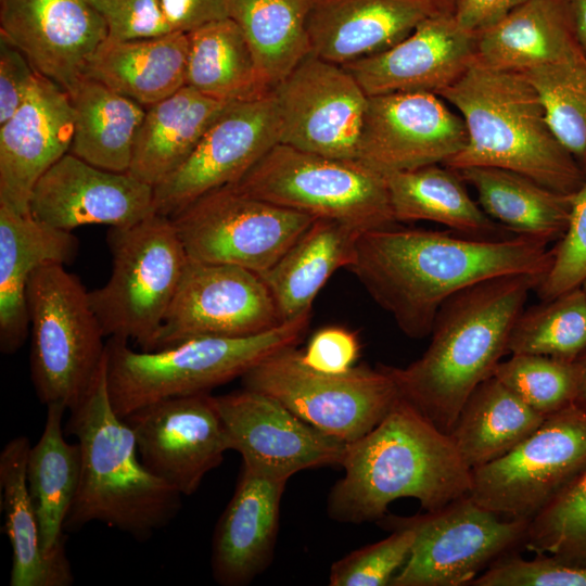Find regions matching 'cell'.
<instances>
[{"label": "cell", "instance_id": "6da1fadb", "mask_svg": "<svg viewBox=\"0 0 586 586\" xmlns=\"http://www.w3.org/2000/svg\"><path fill=\"white\" fill-rule=\"evenodd\" d=\"M548 245L520 234L477 239L392 225L364 231L347 269L405 335L419 340L457 292L505 275L545 276L555 254Z\"/></svg>", "mask_w": 586, "mask_h": 586}, {"label": "cell", "instance_id": "7a4b0ae2", "mask_svg": "<svg viewBox=\"0 0 586 586\" xmlns=\"http://www.w3.org/2000/svg\"><path fill=\"white\" fill-rule=\"evenodd\" d=\"M543 277H494L450 296L422 356L406 367L385 366L400 395L449 434L466 399L508 354L511 330Z\"/></svg>", "mask_w": 586, "mask_h": 586}, {"label": "cell", "instance_id": "3957f363", "mask_svg": "<svg viewBox=\"0 0 586 586\" xmlns=\"http://www.w3.org/2000/svg\"><path fill=\"white\" fill-rule=\"evenodd\" d=\"M341 467L327 498L329 518L341 523L378 522L407 497L436 510L472 486V469L450 435L402 395L370 432L346 444Z\"/></svg>", "mask_w": 586, "mask_h": 586}, {"label": "cell", "instance_id": "277c9868", "mask_svg": "<svg viewBox=\"0 0 586 586\" xmlns=\"http://www.w3.org/2000/svg\"><path fill=\"white\" fill-rule=\"evenodd\" d=\"M440 97L459 111L468 132L466 146L445 166L502 168L568 195L585 183L586 171L553 133L538 91L522 73L474 61Z\"/></svg>", "mask_w": 586, "mask_h": 586}, {"label": "cell", "instance_id": "5b68a950", "mask_svg": "<svg viewBox=\"0 0 586 586\" xmlns=\"http://www.w3.org/2000/svg\"><path fill=\"white\" fill-rule=\"evenodd\" d=\"M66 432L77 438L81 467L65 532L100 522L146 540L176 518L182 495L141 461L132 429L112 406L106 359L87 394L69 410Z\"/></svg>", "mask_w": 586, "mask_h": 586}, {"label": "cell", "instance_id": "8992f818", "mask_svg": "<svg viewBox=\"0 0 586 586\" xmlns=\"http://www.w3.org/2000/svg\"><path fill=\"white\" fill-rule=\"evenodd\" d=\"M309 322L310 310L258 334L196 337L151 352H137L128 341L109 337L106 382L112 406L124 419L155 402L209 393L271 355L298 345Z\"/></svg>", "mask_w": 586, "mask_h": 586}, {"label": "cell", "instance_id": "52a82bcc", "mask_svg": "<svg viewBox=\"0 0 586 586\" xmlns=\"http://www.w3.org/2000/svg\"><path fill=\"white\" fill-rule=\"evenodd\" d=\"M30 378L39 402L71 410L106 359L102 327L89 291L63 264H46L27 283Z\"/></svg>", "mask_w": 586, "mask_h": 586}, {"label": "cell", "instance_id": "ba28073f", "mask_svg": "<svg viewBox=\"0 0 586 586\" xmlns=\"http://www.w3.org/2000/svg\"><path fill=\"white\" fill-rule=\"evenodd\" d=\"M107 282L89 292L105 337L155 349L156 337L188 264L170 217L157 213L129 226L110 227Z\"/></svg>", "mask_w": 586, "mask_h": 586}, {"label": "cell", "instance_id": "9c48e42d", "mask_svg": "<svg viewBox=\"0 0 586 586\" xmlns=\"http://www.w3.org/2000/svg\"><path fill=\"white\" fill-rule=\"evenodd\" d=\"M235 191L362 231L396 222L385 176L360 161L328 157L278 143L238 182Z\"/></svg>", "mask_w": 586, "mask_h": 586}, {"label": "cell", "instance_id": "30bf717a", "mask_svg": "<svg viewBox=\"0 0 586 586\" xmlns=\"http://www.w3.org/2000/svg\"><path fill=\"white\" fill-rule=\"evenodd\" d=\"M241 380L244 388L278 399L302 420L345 443L370 432L400 396L385 365L324 373L307 366L296 346L266 358Z\"/></svg>", "mask_w": 586, "mask_h": 586}, {"label": "cell", "instance_id": "8fae6325", "mask_svg": "<svg viewBox=\"0 0 586 586\" xmlns=\"http://www.w3.org/2000/svg\"><path fill=\"white\" fill-rule=\"evenodd\" d=\"M382 528H411L410 556L391 586H462L501 557L523 547L528 520L500 519L470 494L411 517L385 514Z\"/></svg>", "mask_w": 586, "mask_h": 586}, {"label": "cell", "instance_id": "7c38bea8", "mask_svg": "<svg viewBox=\"0 0 586 586\" xmlns=\"http://www.w3.org/2000/svg\"><path fill=\"white\" fill-rule=\"evenodd\" d=\"M586 470V410L573 404L504 456L472 469L470 496L491 511L532 520Z\"/></svg>", "mask_w": 586, "mask_h": 586}, {"label": "cell", "instance_id": "4fadbf2b", "mask_svg": "<svg viewBox=\"0 0 586 586\" xmlns=\"http://www.w3.org/2000/svg\"><path fill=\"white\" fill-rule=\"evenodd\" d=\"M170 218L189 259L234 265L258 275L317 219L230 186L203 194Z\"/></svg>", "mask_w": 586, "mask_h": 586}, {"label": "cell", "instance_id": "5bb4252c", "mask_svg": "<svg viewBox=\"0 0 586 586\" xmlns=\"http://www.w3.org/2000/svg\"><path fill=\"white\" fill-rule=\"evenodd\" d=\"M280 323L276 303L258 273L189 259L154 351L196 337L254 335Z\"/></svg>", "mask_w": 586, "mask_h": 586}, {"label": "cell", "instance_id": "9a60e30c", "mask_svg": "<svg viewBox=\"0 0 586 586\" xmlns=\"http://www.w3.org/2000/svg\"><path fill=\"white\" fill-rule=\"evenodd\" d=\"M272 92L281 119L280 143L359 160L369 97L344 66L310 53Z\"/></svg>", "mask_w": 586, "mask_h": 586}, {"label": "cell", "instance_id": "2e32d148", "mask_svg": "<svg viewBox=\"0 0 586 586\" xmlns=\"http://www.w3.org/2000/svg\"><path fill=\"white\" fill-rule=\"evenodd\" d=\"M280 139L273 92L231 103L183 164L154 187L155 213L171 217L203 194L238 182Z\"/></svg>", "mask_w": 586, "mask_h": 586}, {"label": "cell", "instance_id": "e0dca14e", "mask_svg": "<svg viewBox=\"0 0 586 586\" xmlns=\"http://www.w3.org/2000/svg\"><path fill=\"white\" fill-rule=\"evenodd\" d=\"M124 419L146 469L182 496L194 494L230 450L209 393L155 402Z\"/></svg>", "mask_w": 586, "mask_h": 586}, {"label": "cell", "instance_id": "ac0fdd59", "mask_svg": "<svg viewBox=\"0 0 586 586\" xmlns=\"http://www.w3.org/2000/svg\"><path fill=\"white\" fill-rule=\"evenodd\" d=\"M214 400L229 448L243 463L284 480L303 470L341 466L347 443L310 425L278 399L243 388Z\"/></svg>", "mask_w": 586, "mask_h": 586}, {"label": "cell", "instance_id": "d6986e66", "mask_svg": "<svg viewBox=\"0 0 586 586\" xmlns=\"http://www.w3.org/2000/svg\"><path fill=\"white\" fill-rule=\"evenodd\" d=\"M429 92L368 98L359 160L383 174L445 163L467 144L461 116Z\"/></svg>", "mask_w": 586, "mask_h": 586}, {"label": "cell", "instance_id": "ffe728a7", "mask_svg": "<svg viewBox=\"0 0 586 586\" xmlns=\"http://www.w3.org/2000/svg\"><path fill=\"white\" fill-rule=\"evenodd\" d=\"M0 35L69 94L107 39V27L88 0H1Z\"/></svg>", "mask_w": 586, "mask_h": 586}, {"label": "cell", "instance_id": "44dd1931", "mask_svg": "<svg viewBox=\"0 0 586 586\" xmlns=\"http://www.w3.org/2000/svg\"><path fill=\"white\" fill-rule=\"evenodd\" d=\"M29 214L65 231L86 225L129 226L155 214L154 188L129 173L93 166L68 152L35 184Z\"/></svg>", "mask_w": 586, "mask_h": 586}, {"label": "cell", "instance_id": "7402d4cb", "mask_svg": "<svg viewBox=\"0 0 586 586\" xmlns=\"http://www.w3.org/2000/svg\"><path fill=\"white\" fill-rule=\"evenodd\" d=\"M476 34L454 15L432 14L392 48L343 65L368 97L394 92L440 95L475 61Z\"/></svg>", "mask_w": 586, "mask_h": 586}, {"label": "cell", "instance_id": "603a6c76", "mask_svg": "<svg viewBox=\"0 0 586 586\" xmlns=\"http://www.w3.org/2000/svg\"><path fill=\"white\" fill-rule=\"evenodd\" d=\"M73 129L69 94L37 73L25 101L0 125V206L29 214L35 184L69 152Z\"/></svg>", "mask_w": 586, "mask_h": 586}, {"label": "cell", "instance_id": "cb8c5ba5", "mask_svg": "<svg viewBox=\"0 0 586 586\" xmlns=\"http://www.w3.org/2000/svg\"><path fill=\"white\" fill-rule=\"evenodd\" d=\"M286 482L243 463L213 535L211 568L217 584L249 585L270 565Z\"/></svg>", "mask_w": 586, "mask_h": 586}, {"label": "cell", "instance_id": "d4e9b609", "mask_svg": "<svg viewBox=\"0 0 586 586\" xmlns=\"http://www.w3.org/2000/svg\"><path fill=\"white\" fill-rule=\"evenodd\" d=\"M432 14L418 0H313L311 54L343 66L392 48Z\"/></svg>", "mask_w": 586, "mask_h": 586}, {"label": "cell", "instance_id": "484cf974", "mask_svg": "<svg viewBox=\"0 0 586 586\" xmlns=\"http://www.w3.org/2000/svg\"><path fill=\"white\" fill-rule=\"evenodd\" d=\"M584 59L568 0H527L476 33L475 62L494 69L527 73Z\"/></svg>", "mask_w": 586, "mask_h": 586}, {"label": "cell", "instance_id": "4316f807", "mask_svg": "<svg viewBox=\"0 0 586 586\" xmlns=\"http://www.w3.org/2000/svg\"><path fill=\"white\" fill-rule=\"evenodd\" d=\"M78 240L72 231L47 226L30 214L0 206V349L15 354L29 334L27 283L46 264L75 259Z\"/></svg>", "mask_w": 586, "mask_h": 586}, {"label": "cell", "instance_id": "83f0119b", "mask_svg": "<svg viewBox=\"0 0 586 586\" xmlns=\"http://www.w3.org/2000/svg\"><path fill=\"white\" fill-rule=\"evenodd\" d=\"M364 231L341 221L317 218L260 278L282 322L311 310L320 289L334 271L353 263Z\"/></svg>", "mask_w": 586, "mask_h": 586}, {"label": "cell", "instance_id": "f1b7e54d", "mask_svg": "<svg viewBox=\"0 0 586 586\" xmlns=\"http://www.w3.org/2000/svg\"><path fill=\"white\" fill-rule=\"evenodd\" d=\"M230 104L184 85L146 107L128 173L153 188L160 184L183 164L208 127Z\"/></svg>", "mask_w": 586, "mask_h": 586}, {"label": "cell", "instance_id": "f546056e", "mask_svg": "<svg viewBox=\"0 0 586 586\" xmlns=\"http://www.w3.org/2000/svg\"><path fill=\"white\" fill-rule=\"evenodd\" d=\"M188 34L115 41L106 39L88 62L86 77L144 107L186 85Z\"/></svg>", "mask_w": 586, "mask_h": 586}, {"label": "cell", "instance_id": "4dcf8cb0", "mask_svg": "<svg viewBox=\"0 0 586 586\" xmlns=\"http://www.w3.org/2000/svg\"><path fill=\"white\" fill-rule=\"evenodd\" d=\"M29 440H10L0 453L1 511L12 549L11 586H69L74 575L67 556L50 557L42 548L38 517L29 494L26 466Z\"/></svg>", "mask_w": 586, "mask_h": 586}, {"label": "cell", "instance_id": "1f68e13d", "mask_svg": "<svg viewBox=\"0 0 586 586\" xmlns=\"http://www.w3.org/2000/svg\"><path fill=\"white\" fill-rule=\"evenodd\" d=\"M384 176L396 221L429 220L477 239L512 235L469 195L453 168L433 164Z\"/></svg>", "mask_w": 586, "mask_h": 586}, {"label": "cell", "instance_id": "d6a6232c", "mask_svg": "<svg viewBox=\"0 0 586 586\" xmlns=\"http://www.w3.org/2000/svg\"><path fill=\"white\" fill-rule=\"evenodd\" d=\"M66 408L47 406L42 434L30 446L26 477L38 517L42 548L50 557L66 555L64 524L80 479V447L65 440L62 420Z\"/></svg>", "mask_w": 586, "mask_h": 586}, {"label": "cell", "instance_id": "836d02e7", "mask_svg": "<svg viewBox=\"0 0 586 586\" xmlns=\"http://www.w3.org/2000/svg\"><path fill=\"white\" fill-rule=\"evenodd\" d=\"M457 171L474 188L486 215L510 232L550 243L566 231L572 195L502 168L474 166Z\"/></svg>", "mask_w": 586, "mask_h": 586}, {"label": "cell", "instance_id": "e575fe53", "mask_svg": "<svg viewBox=\"0 0 586 586\" xmlns=\"http://www.w3.org/2000/svg\"><path fill=\"white\" fill-rule=\"evenodd\" d=\"M69 98L74 119L69 153L93 166L128 173L146 107L88 77Z\"/></svg>", "mask_w": 586, "mask_h": 586}, {"label": "cell", "instance_id": "d590c367", "mask_svg": "<svg viewBox=\"0 0 586 586\" xmlns=\"http://www.w3.org/2000/svg\"><path fill=\"white\" fill-rule=\"evenodd\" d=\"M544 419L492 375L466 399L449 435L466 463L475 469L510 451Z\"/></svg>", "mask_w": 586, "mask_h": 586}, {"label": "cell", "instance_id": "8d00e7d4", "mask_svg": "<svg viewBox=\"0 0 586 586\" xmlns=\"http://www.w3.org/2000/svg\"><path fill=\"white\" fill-rule=\"evenodd\" d=\"M186 86L225 103L250 101L271 93L253 52L230 17L188 34Z\"/></svg>", "mask_w": 586, "mask_h": 586}, {"label": "cell", "instance_id": "74e56055", "mask_svg": "<svg viewBox=\"0 0 586 586\" xmlns=\"http://www.w3.org/2000/svg\"><path fill=\"white\" fill-rule=\"evenodd\" d=\"M313 0H227L265 86L273 89L311 53L306 28Z\"/></svg>", "mask_w": 586, "mask_h": 586}, {"label": "cell", "instance_id": "f35d334b", "mask_svg": "<svg viewBox=\"0 0 586 586\" xmlns=\"http://www.w3.org/2000/svg\"><path fill=\"white\" fill-rule=\"evenodd\" d=\"M586 349V296L581 286L532 306L518 317L508 354L574 361Z\"/></svg>", "mask_w": 586, "mask_h": 586}, {"label": "cell", "instance_id": "ab89813d", "mask_svg": "<svg viewBox=\"0 0 586 586\" xmlns=\"http://www.w3.org/2000/svg\"><path fill=\"white\" fill-rule=\"evenodd\" d=\"M522 74L538 91L553 133L586 171V59Z\"/></svg>", "mask_w": 586, "mask_h": 586}, {"label": "cell", "instance_id": "60d3db41", "mask_svg": "<svg viewBox=\"0 0 586 586\" xmlns=\"http://www.w3.org/2000/svg\"><path fill=\"white\" fill-rule=\"evenodd\" d=\"M493 375L544 417L575 404L578 380L575 361L512 354L497 365Z\"/></svg>", "mask_w": 586, "mask_h": 586}, {"label": "cell", "instance_id": "b9f144b4", "mask_svg": "<svg viewBox=\"0 0 586 586\" xmlns=\"http://www.w3.org/2000/svg\"><path fill=\"white\" fill-rule=\"evenodd\" d=\"M523 547L586 565V470L530 520Z\"/></svg>", "mask_w": 586, "mask_h": 586}, {"label": "cell", "instance_id": "7bdbcfd3", "mask_svg": "<svg viewBox=\"0 0 586 586\" xmlns=\"http://www.w3.org/2000/svg\"><path fill=\"white\" fill-rule=\"evenodd\" d=\"M415 532L397 527L382 540L358 548L335 561L330 586H386L408 560Z\"/></svg>", "mask_w": 586, "mask_h": 586}, {"label": "cell", "instance_id": "ee69618b", "mask_svg": "<svg viewBox=\"0 0 586 586\" xmlns=\"http://www.w3.org/2000/svg\"><path fill=\"white\" fill-rule=\"evenodd\" d=\"M473 586H586V565L550 555L526 560L517 551L506 555L480 574Z\"/></svg>", "mask_w": 586, "mask_h": 586}, {"label": "cell", "instance_id": "f6af8a7d", "mask_svg": "<svg viewBox=\"0 0 586 586\" xmlns=\"http://www.w3.org/2000/svg\"><path fill=\"white\" fill-rule=\"evenodd\" d=\"M553 249L552 264L535 289L543 301L579 286L586 278V181L572 195L566 231Z\"/></svg>", "mask_w": 586, "mask_h": 586}, {"label": "cell", "instance_id": "bcb514c9", "mask_svg": "<svg viewBox=\"0 0 586 586\" xmlns=\"http://www.w3.org/2000/svg\"><path fill=\"white\" fill-rule=\"evenodd\" d=\"M107 27V39L128 41L174 33L158 0H88Z\"/></svg>", "mask_w": 586, "mask_h": 586}, {"label": "cell", "instance_id": "7dc6e473", "mask_svg": "<svg viewBox=\"0 0 586 586\" xmlns=\"http://www.w3.org/2000/svg\"><path fill=\"white\" fill-rule=\"evenodd\" d=\"M360 344L356 334L341 327L318 330L302 351L304 362L324 373H343L354 367Z\"/></svg>", "mask_w": 586, "mask_h": 586}, {"label": "cell", "instance_id": "c3c4849f", "mask_svg": "<svg viewBox=\"0 0 586 586\" xmlns=\"http://www.w3.org/2000/svg\"><path fill=\"white\" fill-rule=\"evenodd\" d=\"M36 75L26 56L0 35V125L25 101Z\"/></svg>", "mask_w": 586, "mask_h": 586}, {"label": "cell", "instance_id": "681fc988", "mask_svg": "<svg viewBox=\"0 0 586 586\" xmlns=\"http://www.w3.org/2000/svg\"><path fill=\"white\" fill-rule=\"evenodd\" d=\"M173 31L189 34L229 17L227 0H158Z\"/></svg>", "mask_w": 586, "mask_h": 586}, {"label": "cell", "instance_id": "f907efd6", "mask_svg": "<svg viewBox=\"0 0 586 586\" xmlns=\"http://www.w3.org/2000/svg\"><path fill=\"white\" fill-rule=\"evenodd\" d=\"M527 0H460L455 18L464 29L479 33L504 18Z\"/></svg>", "mask_w": 586, "mask_h": 586}, {"label": "cell", "instance_id": "816d5d0a", "mask_svg": "<svg viewBox=\"0 0 586 586\" xmlns=\"http://www.w3.org/2000/svg\"><path fill=\"white\" fill-rule=\"evenodd\" d=\"M578 44L586 56V0H568Z\"/></svg>", "mask_w": 586, "mask_h": 586}, {"label": "cell", "instance_id": "f5cc1de1", "mask_svg": "<svg viewBox=\"0 0 586 586\" xmlns=\"http://www.w3.org/2000/svg\"><path fill=\"white\" fill-rule=\"evenodd\" d=\"M574 361L578 375L575 405L586 410V349Z\"/></svg>", "mask_w": 586, "mask_h": 586}, {"label": "cell", "instance_id": "db71d44e", "mask_svg": "<svg viewBox=\"0 0 586 586\" xmlns=\"http://www.w3.org/2000/svg\"><path fill=\"white\" fill-rule=\"evenodd\" d=\"M426 4L434 14L455 15L460 0H418Z\"/></svg>", "mask_w": 586, "mask_h": 586}, {"label": "cell", "instance_id": "11a10c76", "mask_svg": "<svg viewBox=\"0 0 586 586\" xmlns=\"http://www.w3.org/2000/svg\"><path fill=\"white\" fill-rule=\"evenodd\" d=\"M583 290V292L585 293V296H586V278L584 279V281L581 283L579 285Z\"/></svg>", "mask_w": 586, "mask_h": 586}]
</instances>
